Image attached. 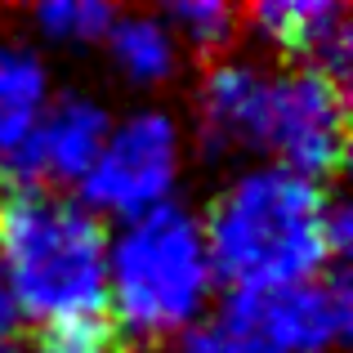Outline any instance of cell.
<instances>
[{
  "label": "cell",
  "instance_id": "obj_1",
  "mask_svg": "<svg viewBox=\"0 0 353 353\" xmlns=\"http://www.w3.org/2000/svg\"><path fill=\"white\" fill-rule=\"evenodd\" d=\"M201 233L219 286H233L246 304L336 268L349 246V210L327 183L246 161L210 197Z\"/></svg>",
  "mask_w": 353,
  "mask_h": 353
},
{
  "label": "cell",
  "instance_id": "obj_2",
  "mask_svg": "<svg viewBox=\"0 0 353 353\" xmlns=\"http://www.w3.org/2000/svg\"><path fill=\"white\" fill-rule=\"evenodd\" d=\"M0 268L23 322L72 336L108 318V224L72 192L14 183L0 192Z\"/></svg>",
  "mask_w": 353,
  "mask_h": 353
},
{
  "label": "cell",
  "instance_id": "obj_3",
  "mask_svg": "<svg viewBox=\"0 0 353 353\" xmlns=\"http://www.w3.org/2000/svg\"><path fill=\"white\" fill-rule=\"evenodd\" d=\"M219 277L201 215L183 201L108 233V318L139 345H170L210 318Z\"/></svg>",
  "mask_w": 353,
  "mask_h": 353
},
{
  "label": "cell",
  "instance_id": "obj_4",
  "mask_svg": "<svg viewBox=\"0 0 353 353\" xmlns=\"http://www.w3.org/2000/svg\"><path fill=\"white\" fill-rule=\"evenodd\" d=\"M188 174V125L161 103H139L112 117L94 165L77 183L81 206L99 219H139L179 201Z\"/></svg>",
  "mask_w": 353,
  "mask_h": 353
},
{
  "label": "cell",
  "instance_id": "obj_5",
  "mask_svg": "<svg viewBox=\"0 0 353 353\" xmlns=\"http://www.w3.org/2000/svg\"><path fill=\"white\" fill-rule=\"evenodd\" d=\"M349 152V94L345 81L327 68L286 63L268 81L259 161H273L291 174L327 183Z\"/></svg>",
  "mask_w": 353,
  "mask_h": 353
},
{
  "label": "cell",
  "instance_id": "obj_6",
  "mask_svg": "<svg viewBox=\"0 0 353 353\" xmlns=\"http://www.w3.org/2000/svg\"><path fill=\"white\" fill-rule=\"evenodd\" d=\"M237 313L273 353H345L353 336V291L340 268L246 300Z\"/></svg>",
  "mask_w": 353,
  "mask_h": 353
},
{
  "label": "cell",
  "instance_id": "obj_7",
  "mask_svg": "<svg viewBox=\"0 0 353 353\" xmlns=\"http://www.w3.org/2000/svg\"><path fill=\"white\" fill-rule=\"evenodd\" d=\"M273 68L250 54H219L192 85V134L210 157L259 152Z\"/></svg>",
  "mask_w": 353,
  "mask_h": 353
},
{
  "label": "cell",
  "instance_id": "obj_8",
  "mask_svg": "<svg viewBox=\"0 0 353 353\" xmlns=\"http://www.w3.org/2000/svg\"><path fill=\"white\" fill-rule=\"evenodd\" d=\"M108 125H112V108L94 90H59L27 143L18 174H27V183L41 188H77L103 148Z\"/></svg>",
  "mask_w": 353,
  "mask_h": 353
},
{
  "label": "cell",
  "instance_id": "obj_9",
  "mask_svg": "<svg viewBox=\"0 0 353 353\" xmlns=\"http://www.w3.org/2000/svg\"><path fill=\"white\" fill-rule=\"evenodd\" d=\"M246 27L273 54H291L295 63L327 68L340 77L349 63V9L340 0H259L246 14Z\"/></svg>",
  "mask_w": 353,
  "mask_h": 353
},
{
  "label": "cell",
  "instance_id": "obj_10",
  "mask_svg": "<svg viewBox=\"0 0 353 353\" xmlns=\"http://www.w3.org/2000/svg\"><path fill=\"white\" fill-rule=\"evenodd\" d=\"M54 85L50 54L32 45V36H0V170L23 165V152L41 125Z\"/></svg>",
  "mask_w": 353,
  "mask_h": 353
},
{
  "label": "cell",
  "instance_id": "obj_11",
  "mask_svg": "<svg viewBox=\"0 0 353 353\" xmlns=\"http://www.w3.org/2000/svg\"><path fill=\"white\" fill-rule=\"evenodd\" d=\"M108 68L121 85L139 90V94H157V90L174 85L183 72V45L170 32L161 9H125L112 18L103 45Z\"/></svg>",
  "mask_w": 353,
  "mask_h": 353
},
{
  "label": "cell",
  "instance_id": "obj_12",
  "mask_svg": "<svg viewBox=\"0 0 353 353\" xmlns=\"http://www.w3.org/2000/svg\"><path fill=\"white\" fill-rule=\"evenodd\" d=\"M117 9L103 0H45L32 9V45L41 50H63V54H85L99 50L112 27Z\"/></svg>",
  "mask_w": 353,
  "mask_h": 353
},
{
  "label": "cell",
  "instance_id": "obj_13",
  "mask_svg": "<svg viewBox=\"0 0 353 353\" xmlns=\"http://www.w3.org/2000/svg\"><path fill=\"white\" fill-rule=\"evenodd\" d=\"M161 14L170 23V32L179 36L183 54L197 50V54H215L219 59L241 27V14L233 5H224V0H179V5L161 9Z\"/></svg>",
  "mask_w": 353,
  "mask_h": 353
},
{
  "label": "cell",
  "instance_id": "obj_14",
  "mask_svg": "<svg viewBox=\"0 0 353 353\" xmlns=\"http://www.w3.org/2000/svg\"><path fill=\"white\" fill-rule=\"evenodd\" d=\"M170 353H273V349L255 336V327L241 313H228V318H206L188 327L179 340H170Z\"/></svg>",
  "mask_w": 353,
  "mask_h": 353
},
{
  "label": "cell",
  "instance_id": "obj_15",
  "mask_svg": "<svg viewBox=\"0 0 353 353\" xmlns=\"http://www.w3.org/2000/svg\"><path fill=\"white\" fill-rule=\"evenodd\" d=\"M23 327H27V322H23V309H18L14 286H9L5 268H0V353L14 349V340H18V331H23Z\"/></svg>",
  "mask_w": 353,
  "mask_h": 353
},
{
  "label": "cell",
  "instance_id": "obj_16",
  "mask_svg": "<svg viewBox=\"0 0 353 353\" xmlns=\"http://www.w3.org/2000/svg\"><path fill=\"white\" fill-rule=\"evenodd\" d=\"M41 353H112L103 331H72V336H50Z\"/></svg>",
  "mask_w": 353,
  "mask_h": 353
},
{
  "label": "cell",
  "instance_id": "obj_17",
  "mask_svg": "<svg viewBox=\"0 0 353 353\" xmlns=\"http://www.w3.org/2000/svg\"><path fill=\"white\" fill-rule=\"evenodd\" d=\"M5 353H18V349H5Z\"/></svg>",
  "mask_w": 353,
  "mask_h": 353
}]
</instances>
